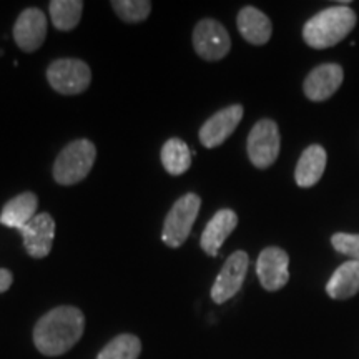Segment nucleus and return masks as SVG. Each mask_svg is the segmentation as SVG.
I'll return each mask as SVG.
<instances>
[{"label": "nucleus", "mask_w": 359, "mask_h": 359, "mask_svg": "<svg viewBox=\"0 0 359 359\" xmlns=\"http://www.w3.org/2000/svg\"><path fill=\"white\" fill-rule=\"evenodd\" d=\"M238 226V215L230 208H223L213 215L206 224L205 231L201 233V250L210 257H217L226 238L235 231Z\"/></svg>", "instance_id": "14"}, {"label": "nucleus", "mask_w": 359, "mask_h": 359, "mask_svg": "<svg viewBox=\"0 0 359 359\" xmlns=\"http://www.w3.org/2000/svg\"><path fill=\"white\" fill-rule=\"evenodd\" d=\"M39 208V198L32 191H24L20 195L13 196L4 205L2 213H0V223L7 228H15L22 230L27 223L35 217Z\"/></svg>", "instance_id": "17"}, {"label": "nucleus", "mask_w": 359, "mask_h": 359, "mask_svg": "<svg viewBox=\"0 0 359 359\" xmlns=\"http://www.w3.org/2000/svg\"><path fill=\"white\" fill-rule=\"evenodd\" d=\"M50 20L60 32H70L80 24L83 12L82 0H52Z\"/></svg>", "instance_id": "20"}, {"label": "nucleus", "mask_w": 359, "mask_h": 359, "mask_svg": "<svg viewBox=\"0 0 359 359\" xmlns=\"http://www.w3.org/2000/svg\"><path fill=\"white\" fill-rule=\"evenodd\" d=\"M243 107L230 105L219 110L203 123L200 128V142L205 148H217L228 140V137L235 132L241 118H243Z\"/></svg>", "instance_id": "11"}, {"label": "nucleus", "mask_w": 359, "mask_h": 359, "mask_svg": "<svg viewBox=\"0 0 359 359\" xmlns=\"http://www.w3.org/2000/svg\"><path fill=\"white\" fill-rule=\"evenodd\" d=\"M334 250L338 253L349 257L354 262H359V235H351V233H336L331 238Z\"/></svg>", "instance_id": "23"}, {"label": "nucleus", "mask_w": 359, "mask_h": 359, "mask_svg": "<svg viewBox=\"0 0 359 359\" xmlns=\"http://www.w3.org/2000/svg\"><path fill=\"white\" fill-rule=\"evenodd\" d=\"M142 341L135 334H120L98 353L97 359H138Z\"/></svg>", "instance_id": "21"}, {"label": "nucleus", "mask_w": 359, "mask_h": 359, "mask_svg": "<svg viewBox=\"0 0 359 359\" xmlns=\"http://www.w3.org/2000/svg\"><path fill=\"white\" fill-rule=\"evenodd\" d=\"M193 47L203 60L218 62L230 52V34L218 20L203 19L195 25V30H193Z\"/></svg>", "instance_id": "7"}, {"label": "nucleus", "mask_w": 359, "mask_h": 359, "mask_svg": "<svg viewBox=\"0 0 359 359\" xmlns=\"http://www.w3.org/2000/svg\"><path fill=\"white\" fill-rule=\"evenodd\" d=\"M25 251L35 259L48 257L55 238V222L52 215L39 213L20 230Z\"/></svg>", "instance_id": "12"}, {"label": "nucleus", "mask_w": 359, "mask_h": 359, "mask_svg": "<svg viewBox=\"0 0 359 359\" xmlns=\"http://www.w3.org/2000/svg\"><path fill=\"white\" fill-rule=\"evenodd\" d=\"M97 158V147L87 138L74 140L67 145L53 163V180L58 185L70 187L80 183L92 172Z\"/></svg>", "instance_id": "3"}, {"label": "nucleus", "mask_w": 359, "mask_h": 359, "mask_svg": "<svg viewBox=\"0 0 359 359\" xmlns=\"http://www.w3.org/2000/svg\"><path fill=\"white\" fill-rule=\"evenodd\" d=\"M161 165L173 177H180L191 167V151L180 138H170L161 147Z\"/></svg>", "instance_id": "19"}, {"label": "nucleus", "mask_w": 359, "mask_h": 359, "mask_svg": "<svg viewBox=\"0 0 359 359\" xmlns=\"http://www.w3.org/2000/svg\"><path fill=\"white\" fill-rule=\"evenodd\" d=\"M356 22L358 17L351 7H327L304 24L303 39L311 48L323 50L343 42L356 27Z\"/></svg>", "instance_id": "2"}, {"label": "nucleus", "mask_w": 359, "mask_h": 359, "mask_svg": "<svg viewBox=\"0 0 359 359\" xmlns=\"http://www.w3.org/2000/svg\"><path fill=\"white\" fill-rule=\"evenodd\" d=\"M281 148L280 130L276 122L269 118H263L255 123L248 135V158L255 167L259 170L269 168L278 160Z\"/></svg>", "instance_id": "6"}, {"label": "nucleus", "mask_w": 359, "mask_h": 359, "mask_svg": "<svg viewBox=\"0 0 359 359\" xmlns=\"http://www.w3.org/2000/svg\"><path fill=\"white\" fill-rule=\"evenodd\" d=\"M85 316L75 306H58L45 313L34 327L35 348L45 356H62L82 338Z\"/></svg>", "instance_id": "1"}, {"label": "nucleus", "mask_w": 359, "mask_h": 359, "mask_svg": "<svg viewBox=\"0 0 359 359\" xmlns=\"http://www.w3.org/2000/svg\"><path fill=\"white\" fill-rule=\"evenodd\" d=\"M257 275L266 291H278L290 281V257L278 246H268L259 253Z\"/></svg>", "instance_id": "9"}, {"label": "nucleus", "mask_w": 359, "mask_h": 359, "mask_svg": "<svg viewBox=\"0 0 359 359\" xmlns=\"http://www.w3.org/2000/svg\"><path fill=\"white\" fill-rule=\"evenodd\" d=\"M248 266L250 257L246 251H235L228 257L212 288V299L215 303L223 304L238 294V291L241 290L245 283Z\"/></svg>", "instance_id": "8"}, {"label": "nucleus", "mask_w": 359, "mask_h": 359, "mask_svg": "<svg viewBox=\"0 0 359 359\" xmlns=\"http://www.w3.org/2000/svg\"><path fill=\"white\" fill-rule=\"evenodd\" d=\"M238 30L241 37L251 45H264L271 39L273 25L266 13L257 7H243L236 19Z\"/></svg>", "instance_id": "15"}, {"label": "nucleus", "mask_w": 359, "mask_h": 359, "mask_svg": "<svg viewBox=\"0 0 359 359\" xmlns=\"http://www.w3.org/2000/svg\"><path fill=\"white\" fill-rule=\"evenodd\" d=\"M326 293L333 299H349L359 293V262H346L336 269L326 285Z\"/></svg>", "instance_id": "18"}, {"label": "nucleus", "mask_w": 359, "mask_h": 359, "mask_svg": "<svg viewBox=\"0 0 359 359\" xmlns=\"http://www.w3.org/2000/svg\"><path fill=\"white\" fill-rule=\"evenodd\" d=\"M13 283V275L11 269L0 268V293H6Z\"/></svg>", "instance_id": "24"}, {"label": "nucleus", "mask_w": 359, "mask_h": 359, "mask_svg": "<svg viewBox=\"0 0 359 359\" xmlns=\"http://www.w3.org/2000/svg\"><path fill=\"white\" fill-rule=\"evenodd\" d=\"M201 198L195 193H187L175 201L163 223L161 240L170 248H180L190 236L193 224L200 213Z\"/></svg>", "instance_id": "4"}, {"label": "nucleus", "mask_w": 359, "mask_h": 359, "mask_svg": "<svg viewBox=\"0 0 359 359\" xmlns=\"http://www.w3.org/2000/svg\"><path fill=\"white\" fill-rule=\"evenodd\" d=\"M111 7L116 15L127 24H140L151 12L150 0H114Z\"/></svg>", "instance_id": "22"}, {"label": "nucleus", "mask_w": 359, "mask_h": 359, "mask_svg": "<svg viewBox=\"0 0 359 359\" xmlns=\"http://www.w3.org/2000/svg\"><path fill=\"white\" fill-rule=\"evenodd\" d=\"M50 87L62 95H79L92 82V70L80 58H58L47 69Z\"/></svg>", "instance_id": "5"}, {"label": "nucleus", "mask_w": 359, "mask_h": 359, "mask_svg": "<svg viewBox=\"0 0 359 359\" xmlns=\"http://www.w3.org/2000/svg\"><path fill=\"white\" fill-rule=\"evenodd\" d=\"M47 37V17L40 8L30 7L20 13L13 25V40L27 53L39 50Z\"/></svg>", "instance_id": "10"}, {"label": "nucleus", "mask_w": 359, "mask_h": 359, "mask_svg": "<svg viewBox=\"0 0 359 359\" xmlns=\"http://www.w3.org/2000/svg\"><path fill=\"white\" fill-rule=\"evenodd\" d=\"M326 150L321 145H309L299 156L294 170L296 185L302 188L314 187L320 182L326 168Z\"/></svg>", "instance_id": "16"}, {"label": "nucleus", "mask_w": 359, "mask_h": 359, "mask_svg": "<svg viewBox=\"0 0 359 359\" xmlns=\"http://www.w3.org/2000/svg\"><path fill=\"white\" fill-rule=\"evenodd\" d=\"M344 80L343 67L338 64L318 65L308 74L303 83L304 95L311 102H325L338 92Z\"/></svg>", "instance_id": "13"}]
</instances>
